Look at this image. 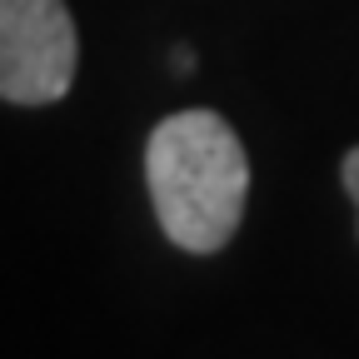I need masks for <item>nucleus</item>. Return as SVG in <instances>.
Segmentation results:
<instances>
[{
    "label": "nucleus",
    "instance_id": "3",
    "mask_svg": "<svg viewBox=\"0 0 359 359\" xmlns=\"http://www.w3.org/2000/svg\"><path fill=\"white\" fill-rule=\"evenodd\" d=\"M344 190H349V200H354V210H359V145L344 155Z\"/></svg>",
    "mask_w": 359,
    "mask_h": 359
},
{
    "label": "nucleus",
    "instance_id": "1",
    "mask_svg": "<svg viewBox=\"0 0 359 359\" xmlns=\"http://www.w3.org/2000/svg\"><path fill=\"white\" fill-rule=\"evenodd\" d=\"M145 180L170 245L190 255H215L235 240L250 195V160L224 115H165L145 140Z\"/></svg>",
    "mask_w": 359,
    "mask_h": 359
},
{
    "label": "nucleus",
    "instance_id": "2",
    "mask_svg": "<svg viewBox=\"0 0 359 359\" xmlns=\"http://www.w3.org/2000/svg\"><path fill=\"white\" fill-rule=\"evenodd\" d=\"M80 40L65 0H0V100L55 105L75 85Z\"/></svg>",
    "mask_w": 359,
    "mask_h": 359
}]
</instances>
